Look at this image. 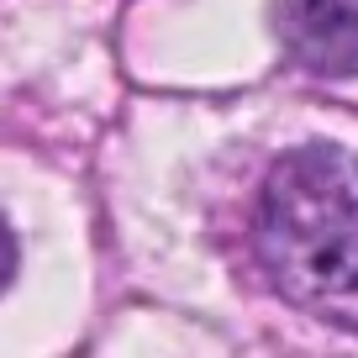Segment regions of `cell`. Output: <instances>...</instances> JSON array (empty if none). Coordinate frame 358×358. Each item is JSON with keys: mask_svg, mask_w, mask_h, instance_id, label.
I'll list each match as a JSON object with an SVG mask.
<instances>
[{"mask_svg": "<svg viewBox=\"0 0 358 358\" xmlns=\"http://www.w3.org/2000/svg\"><path fill=\"white\" fill-rule=\"evenodd\" d=\"M253 253L280 301L358 332V158L327 143L285 153L253 206Z\"/></svg>", "mask_w": 358, "mask_h": 358, "instance_id": "obj_1", "label": "cell"}, {"mask_svg": "<svg viewBox=\"0 0 358 358\" xmlns=\"http://www.w3.org/2000/svg\"><path fill=\"white\" fill-rule=\"evenodd\" d=\"M274 32L311 74H358V0H274Z\"/></svg>", "mask_w": 358, "mask_h": 358, "instance_id": "obj_2", "label": "cell"}]
</instances>
